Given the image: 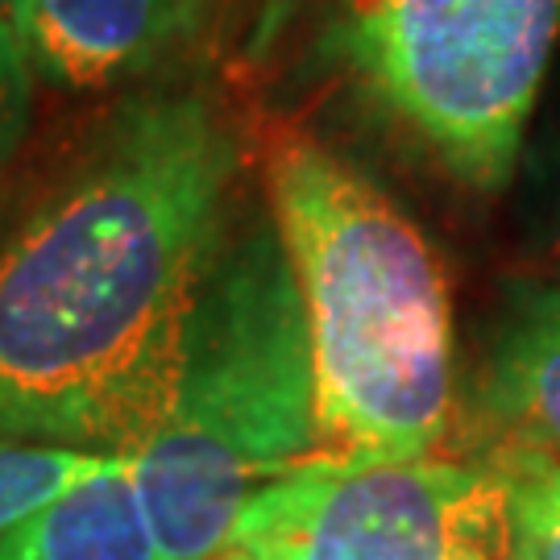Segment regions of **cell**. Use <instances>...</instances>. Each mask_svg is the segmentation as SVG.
<instances>
[{
    "label": "cell",
    "instance_id": "obj_2",
    "mask_svg": "<svg viewBox=\"0 0 560 560\" xmlns=\"http://www.w3.org/2000/svg\"><path fill=\"white\" fill-rule=\"evenodd\" d=\"M270 221L307 324L316 457H432L457 402L453 291L436 245L316 141L279 150Z\"/></svg>",
    "mask_w": 560,
    "mask_h": 560
},
{
    "label": "cell",
    "instance_id": "obj_10",
    "mask_svg": "<svg viewBox=\"0 0 560 560\" xmlns=\"http://www.w3.org/2000/svg\"><path fill=\"white\" fill-rule=\"evenodd\" d=\"M120 453H83L59 444L0 441V536L18 523L38 515L46 502H55L75 481L92 478Z\"/></svg>",
    "mask_w": 560,
    "mask_h": 560
},
{
    "label": "cell",
    "instance_id": "obj_8",
    "mask_svg": "<svg viewBox=\"0 0 560 560\" xmlns=\"http://www.w3.org/2000/svg\"><path fill=\"white\" fill-rule=\"evenodd\" d=\"M0 560H159L129 457H113L4 532Z\"/></svg>",
    "mask_w": 560,
    "mask_h": 560
},
{
    "label": "cell",
    "instance_id": "obj_7",
    "mask_svg": "<svg viewBox=\"0 0 560 560\" xmlns=\"http://www.w3.org/2000/svg\"><path fill=\"white\" fill-rule=\"evenodd\" d=\"M478 399L502 444L560 460V287H506L481 361Z\"/></svg>",
    "mask_w": 560,
    "mask_h": 560
},
{
    "label": "cell",
    "instance_id": "obj_1",
    "mask_svg": "<svg viewBox=\"0 0 560 560\" xmlns=\"http://www.w3.org/2000/svg\"><path fill=\"white\" fill-rule=\"evenodd\" d=\"M237 141L196 92L129 101L0 245V441L133 457L229 233Z\"/></svg>",
    "mask_w": 560,
    "mask_h": 560
},
{
    "label": "cell",
    "instance_id": "obj_6",
    "mask_svg": "<svg viewBox=\"0 0 560 560\" xmlns=\"http://www.w3.org/2000/svg\"><path fill=\"white\" fill-rule=\"evenodd\" d=\"M212 0H0L34 75L101 92L166 62L200 34Z\"/></svg>",
    "mask_w": 560,
    "mask_h": 560
},
{
    "label": "cell",
    "instance_id": "obj_11",
    "mask_svg": "<svg viewBox=\"0 0 560 560\" xmlns=\"http://www.w3.org/2000/svg\"><path fill=\"white\" fill-rule=\"evenodd\" d=\"M30 101H34V67H30V55L13 34V25L0 13V171L13 159L21 133H25Z\"/></svg>",
    "mask_w": 560,
    "mask_h": 560
},
{
    "label": "cell",
    "instance_id": "obj_5",
    "mask_svg": "<svg viewBox=\"0 0 560 560\" xmlns=\"http://www.w3.org/2000/svg\"><path fill=\"white\" fill-rule=\"evenodd\" d=\"M229 544L266 560H511L494 474L441 457L307 460L249 499Z\"/></svg>",
    "mask_w": 560,
    "mask_h": 560
},
{
    "label": "cell",
    "instance_id": "obj_3",
    "mask_svg": "<svg viewBox=\"0 0 560 560\" xmlns=\"http://www.w3.org/2000/svg\"><path fill=\"white\" fill-rule=\"evenodd\" d=\"M316 448L307 324L279 229L229 224L187 320L171 407L129 457L159 560H212L249 499Z\"/></svg>",
    "mask_w": 560,
    "mask_h": 560
},
{
    "label": "cell",
    "instance_id": "obj_13",
    "mask_svg": "<svg viewBox=\"0 0 560 560\" xmlns=\"http://www.w3.org/2000/svg\"><path fill=\"white\" fill-rule=\"evenodd\" d=\"M212 560H266V557H254V552H245V548H237V544H224Z\"/></svg>",
    "mask_w": 560,
    "mask_h": 560
},
{
    "label": "cell",
    "instance_id": "obj_9",
    "mask_svg": "<svg viewBox=\"0 0 560 560\" xmlns=\"http://www.w3.org/2000/svg\"><path fill=\"white\" fill-rule=\"evenodd\" d=\"M481 465L502 490L511 560H560V460L499 441Z\"/></svg>",
    "mask_w": 560,
    "mask_h": 560
},
{
    "label": "cell",
    "instance_id": "obj_14",
    "mask_svg": "<svg viewBox=\"0 0 560 560\" xmlns=\"http://www.w3.org/2000/svg\"><path fill=\"white\" fill-rule=\"evenodd\" d=\"M460 560H506L502 552H469V557H460Z\"/></svg>",
    "mask_w": 560,
    "mask_h": 560
},
{
    "label": "cell",
    "instance_id": "obj_12",
    "mask_svg": "<svg viewBox=\"0 0 560 560\" xmlns=\"http://www.w3.org/2000/svg\"><path fill=\"white\" fill-rule=\"evenodd\" d=\"M527 175H532L527 208L540 217V229L548 237H560V108L527 159Z\"/></svg>",
    "mask_w": 560,
    "mask_h": 560
},
{
    "label": "cell",
    "instance_id": "obj_4",
    "mask_svg": "<svg viewBox=\"0 0 560 560\" xmlns=\"http://www.w3.org/2000/svg\"><path fill=\"white\" fill-rule=\"evenodd\" d=\"M560 42V0H337L361 92L469 191L515 175Z\"/></svg>",
    "mask_w": 560,
    "mask_h": 560
}]
</instances>
